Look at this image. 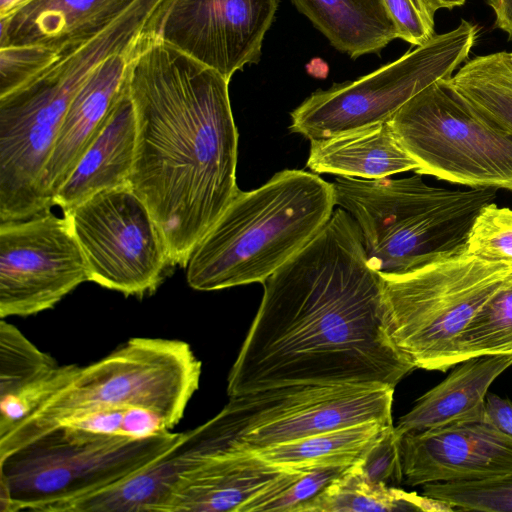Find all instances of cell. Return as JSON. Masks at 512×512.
Wrapping results in <instances>:
<instances>
[{"instance_id":"obj_5","label":"cell","mask_w":512,"mask_h":512,"mask_svg":"<svg viewBox=\"0 0 512 512\" xmlns=\"http://www.w3.org/2000/svg\"><path fill=\"white\" fill-rule=\"evenodd\" d=\"M201 367L187 342L131 338L104 358L78 366L64 387L0 434V458L75 415L99 409L146 408L172 429L199 388Z\"/></svg>"},{"instance_id":"obj_37","label":"cell","mask_w":512,"mask_h":512,"mask_svg":"<svg viewBox=\"0 0 512 512\" xmlns=\"http://www.w3.org/2000/svg\"><path fill=\"white\" fill-rule=\"evenodd\" d=\"M26 1L28 0H0V18L9 16Z\"/></svg>"},{"instance_id":"obj_17","label":"cell","mask_w":512,"mask_h":512,"mask_svg":"<svg viewBox=\"0 0 512 512\" xmlns=\"http://www.w3.org/2000/svg\"><path fill=\"white\" fill-rule=\"evenodd\" d=\"M135 0H28L0 18V47L58 48L93 36L115 21Z\"/></svg>"},{"instance_id":"obj_1","label":"cell","mask_w":512,"mask_h":512,"mask_svg":"<svg viewBox=\"0 0 512 512\" xmlns=\"http://www.w3.org/2000/svg\"><path fill=\"white\" fill-rule=\"evenodd\" d=\"M262 284L229 397L290 385L395 388L415 368L390 337L382 275L344 209Z\"/></svg>"},{"instance_id":"obj_25","label":"cell","mask_w":512,"mask_h":512,"mask_svg":"<svg viewBox=\"0 0 512 512\" xmlns=\"http://www.w3.org/2000/svg\"><path fill=\"white\" fill-rule=\"evenodd\" d=\"M459 354L461 362L486 355H512V274L463 331Z\"/></svg>"},{"instance_id":"obj_3","label":"cell","mask_w":512,"mask_h":512,"mask_svg":"<svg viewBox=\"0 0 512 512\" xmlns=\"http://www.w3.org/2000/svg\"><path fill=\"white\" fill-rule=\"evenodd\" d=\"M332 183L286 169L252 191H239L193 250L188 285L215 291L263 283L305 248L330 220Z\"/></svg>"},{"instance_id":"obj_27","label":"cell","mask_w":512,"mask_h":512,"mask_svg":"<svg viewBox=\"0 0 512 512\" xmlns=\"http://www.w3.org/2000/svg\"><path fill=\"white\" fill-rule=\"evenodd\" d=\"M422 494L455 510L512 512V472L483 480L428 483Z\"/></svg>"},{"instance_id":"obj_9","label":"cell","mask_w":512,"mask_h":512,"mask_svg":"<svg viewBox=\"0 0 512 512\" xmlns=\"http://www.w3.org/2000/svg\"><path fill=\"white\" fill-rule=\"evenodd\" d=\"M450 78L433 82L393 115L397 139L417 173L470 188L512 190V135L472 106Z\"/></svg>"},{"instance_id":"obj_26","label":"cell","mask_w":512,"mask_h":512,"mask_svg":"<svg viewBox=\"0 0 512 512\" xmlns=\"http://www.w3.org/2000/svg\"><path fill=\"white\" fill-rule=\"evenodd\" d=\"M58 362L38 349L16 326L0 321V396L12 394L41 379Z\"/></svg>"},{"instance_id":"obj_24","label":"cell","mask_w":512,"mask_h":512,"mask_svg":"<svg viewBox=\"0 0 512 512\" xmlns=\"http://www.w3.org/2000/svg\"><path fill=\"white\" fill-rule=\"evenodd\" d=\"M479 112L512 135V60L501 51L467 61L450 79Z\"/></svg>"},{"instance_id":"obj_10","label":"cell","mask_w":512,"mask_h":512,"mask_svg":"<svg viewBox=\"0 0 512 512\" xmlns=\"http://www.w3.org/2000/svg\"><path fill=\"white\" fill-rule=\"evenodd\" d=\"M478 31L476 24L462 19L455 29L434 34L365 76L317 90L291 113L290 130L312 142L389 122L421 90L453 76L467 59Z\"/></svg>"},{"instance_id":"obj_18","label":"cell","mask_w":512,"mask_h":512,"mask_svg":"<svg viewBox=\"0 0 512 512\" xmlns=\"http://www.w3.org/2000/svg\"><path fill=\"white\" fill-rule=\"evenodd\" d=\"M137 140V119L128 85L102 130L53 198L65 211L103 190L129 185Z\"/></svg>"},{"instance_id":"obj_15","label":"cell","mask_w":512,"mask_h":512,"mask_svg":"<svg viewBox=\"0 0 512 512\" xmlns=\"http://www.w3.org/2000/svg\"><path fill=\"white\" fill-rule=\"evenodd\" d=\"M156 39L107 57L73 97L41 179L42 195L49 209L53 206L54 196L100 133L113 106L126 90L132 62Z\"/></svg>"},{"instance_id":"obj_21","label":"cell","mask_w":512,"mask_h":512,"mask_svg":"<svg viewBox=\"0 0 512 512\" xmlns=\"http://www.w3.org/2000/svg\"><path fill=\"white\" fill-rule=\"evenodd\" d=\"M330 44L351 58L379 53L398 30L384 0H291Z\"/></svg>"},{"instance_id":"obj_2","label":"cell","mask_w":512,"mask_h":512,"mask_svg":"<svg viewBox=\"0 0 512 512\" xmlns=\"http://www.w3.org/2000/svg\"><path fill=\"white\" fill-rule=\"evenodd\" d=\"M228 85L217 71L160 38L129 70L137 119L129 185L155 220L170 266L186 267L239 191Z\"/></svg>"},{"instance_id":"obj_12","label":"cell","mask_w":512,"mask_h":512,"mask_svg":"<svg viewBox=\"0 0 512 512\" xmlns=\"http://www.w3.org/2000/svg\"><path fill=\"white\" fill-rule=\"evenodd\" d=\"M85 281L86 260L64 214L0 222L1 319L49 310Z\"/></svg>"},{"instance_id":"obj_8","label":"cell","mask_w":512,"mask_h":512,"mask_svg":"<svg viewBox=\"0 0 512 512\" xmlns=\"http://www.w3.org/2000/svg\"><path fill=\"white\" fill-rule=\"evenodd\" d=\"M394 388L290 385L230 396L197 427L210 455L253 452L370 421L392 423Z\"/></svg>"},{"instance_id":"obj_33","label":"cell","mask_w":512,"mask_h":512,"mask_svg":"<svg viewBox=\"0 0 512 512\" xmlns=\"http://www.w3.org/2000/svg\"><path fill=\"white\" fill-rule=\"evenodd\" d=\"M398 30V38L419 46L434 33V16L420 0H384Z\"/></svg>"},{"instance_id":"obj_11","label":"cell","mask_w":512,"mask_h":512,"mask_svg":"<svg viewBox=\"0 0 512 512\" xmlns=\"http://www.w3.org/2000/svg\"><path fill=\"white\" fill-rule=\"evenodd\" d=\"M63 214L83 251L89 281L125 296L157 289L170 266L168 250L130 185L95 193Z\"/></svg>"},{"instance_id":"obj_14","label":"cell","mask_w":512,"mask_h":512,"mask_svg":"<svg viewBox=\"0 0 512 512\" xmlns=\"http://www.w3.org/2000/svg\"><path fill=\"white\" fill-rule=\"evenodd\" d=\"M403 482L475 481L512 472V437L488 418L409 432L400 439Z\"/></svg>"},{"instance_id":"obj_31","label":"cell","mask_w":512,"mask_h":512,"mask_svg":"<svg viewBox=\"0 0 512 512\" xmlns=\"http://www.w3.org/2000/svg\"><path fill=\"white\" fill-rule=\"evenodd\" d=\"M350 466L326 465L307 469L284 491L270 499L261 511L299 512L305 503L317 496Z\"/></svg>"},{"instance_id":"obj_32","label":"cell","mask_w":512,"mask_h":512,"mask_svg":"<svg viewBox=\"0 0 512 512\" xmlns=\"http://www.w3.org/2000/svg\"><path fill=\"white\" fill-rule=\"evenodd\" d=\"M400 439L391 426L357 463L367 480L387 485L403 481Z\"/></svg>"},{"instance_id":"obj_13","label":"cell","mask_w":512,"mask_h":512,"mask_svg":"<svg viewBox=\"0 0 512 512\" xmlns=\"http://www.w3.org/2000/svg\"><path fill=\"white\" fill-rule=\"evenodd\" d=\"M279 0H173L159 38L225 79L261 57Z\"/></svg>"},{"instance_id":"obj_28","label":"cell","mask_w":512,"mask_h":512,"mask_svg":"<svg viewBox=\"0 0 512 512\" xmlns=\"http://www.w3.org/2000/svg\"><path fill=\"white\" fill-rule=\"evenodd\" d=\"M466 254L512 268V209L486 205L470 230Z\"/></svg>"},{"instance_id":"obj_30","label":"cell","mask_w":512,"mask_h":512,"mask_svg":"<svg viewBox=\"0 0 512 512\" xmlns=\"http://www.w3.org/2000/svg\"><path fill=\"white\" fill-rule=\"evenodd\" d=\"M58 49L40 45L0 47V97L10 94L44 69L56 57Z\"/></svg>"},{"instance_id":"obj_23","label":"cell","mask_w":512,"mask_h":512,"mask_svg":"<svg viewBox=\"0 0 512 512\" xmlns=\"http://www.w3.org/2000/svg\"><path fill=\"white\" fill-rule=\"evenodd\" d=\"M364 511L452 512L455 509L436 498L370 482L356 463L305 503L299 512Z\"/></svg>"},{"instance_id":"obj_38","label":"cell","mask_w":512,"mask_h":512,"mask_svg":"<svg viewBox=\"0 0 512 512\" xmlns=\"http://www.w3.org/2000/svg\"><path fill=\"white\" fill-rule=\"evenodd\" d=\"M510 58H511V60H512V53H510Z\"/></svg>"},{"instance_id":"obj_7","label":"cell","mask_w":512,"mask_h":512,"mask_svg":"<svg viewBox=\"0 0 512 512\" xmlns=\"http://www.w3.org/2000/svg\"><path fill=\"white\" fill-rule=\"evenodd\" d=\"M512 268L463 254L400 274H381L387 327L415 368L446 371L461 363L459 340Z\"/></svg>"},{"instance_id":"obj_34","label":"cell","mask_w":512,"mask_h":512,"mask_svg":"<svg viewBox=\"0 0 512 512\" xmlns=\"http://www.w3.org/2000/svg\"><path fill=\"white\" fill-rule=\"evenodd\" d=\"M487 418L512 437V402L495 394L486 397Z\"/></svg>"},{"instance_id":"obj_20","label":"cell","mask_w":512,"mask_h":512,"mask_svg":"<svg viewBox=\"0 0 512 512\" xmlns=\"http://www.w3.org/2000/svg\"><path fill=\"white\" fill-rule=\"evenodd\" d=\"M307 167L314 173L382 179L418 170L389 122L332 138L312 141Z\"/></svg>"},{"instance_id":"obj_36","label":"cell","mask_w":512,"mask_h":512,"mask_svg":"<svg viewBox=\"0 0 512 512\" xmlns=\"http://www.w3.org/2000/svg\"><path fill=\"white\" fill-rule=\"evenodd\" d=\"M426 10L432 15L439 9H452L462 6L465 0H420Z\"/></svg>"},{"instance_id":"obj_16","label":"cell","mask_w":512,"mask_h":512,"mask_svg":"<svg viewBox=\"0 0 512 512\" xmlns=\"http://www.w3.org/2000/svg\"><path fill=\"white\" fill-rule=\"evenodd\" d=\"M287 470L253 452L202 458L174 489L166 512H240Z\"/></svg>"},{"instance_id":"obj_29","label":"cell","mask_w":512,"mask_h":512,"mask_svg":"<svg viewBox=\"0 0 512 512\" xmlns=\"http://www.w3.org/2000/svg\"><path fill=\"white\" fill-rule=\"evenodd\" d=\"M77 368L76 364L58 365L41 379L12 394L0 396V434L8 431L64 387Z\"/></svg>"},{"instance_id":"obj_35","label":"cell","mask_w":512,"mask_h":512,"mask_svg":"<svg viewBox=\"0 0 512 512\" xmlns=\"http://www.w3.org/2000/svg\"><path fill=\"white\" fill-rule=\"evenodd\" d=\"M495 15V26L512 41V0H487Z\"/></svg>"},{"instance_id":"obj_4","label":"cell","mask_w":512,"mask_h":512,"mask_svg":"<svg viewBox=\"0 0 512 512\" xmlns=\"http://www.w3.org/2000/svg\"><path fill=\"white\" fill-rule=\"evenodd\" d=\"M332 186L335 205L358 224L368 263L380 274L465 254L476 217L497 198L496 188L436 187L420 173L400 179L339 176Z\"/></svg>"},{"instance_id":"obj_19","label":"cell","mask_w":512,"mask_h":512,"mask_svg":"<svg viewBox=\"0 0 512 512\" xmlns=\"http://www.w3.org/2000/svg\"><path fill=\"white\" fill-rule=\"evenodd\" d=\"M512 365V355H486L461 362L447 378L422 395L400 417L394 430L399 438L409 432L459 421L487 418L486 397L493 381Z\"/></svg>"},{"instance_id":"obj_6","label":"cell","mask_w":512,"mask_h":512,"mask_svg":"<svg viewBox=\"0 0 512 512\" xmlns=\"http://www.w3.org/2000/svg\"><path fill=\"white\" fill-rule=\"evenodd\" d=\"M183 436L144 438L58 426L0 458V511L65 512L146 467Z\"/></svg>"},{"instance_id":"obj_22","label":"cell","mask_w":512,"mask_h":512,"mask_svg":"<svg viewBox=\"0 0 512 512\" xmlns=\"http://www.w3.org/2000/svg\"><path fill=\"white\" fill-rule=\"evenodd\" d=\"M393 423L363 422L317 433L253 451L267 462L286 469L326 465H354Z\"/></svg>"}]
</instances>
